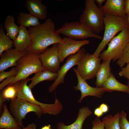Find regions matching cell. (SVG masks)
<instances>
[{
	"instance_id": "6da1fadb",
	"label": "cell",
	"mask_w": 129,
	"mask_h": 129,
	"mask_svg": "<svg viewBox=\"0 0 129 129\" xmlns=\"http://www.w3.org/2000/svg\"><path fill=\"white\" fill-rule=\"evenodd\" d=\"M28 31L31 39V44L26 50L29 54L39 55L49 46L63 40L56 32L55 24L50 18L37 26L29 27Z\"/></svg>"
},
{
	"instance_id": "7a4b0ae2",
	"label": "cell",
	"mask_w": 129,
	"mask_h": 129,
	"mask_svg": "<svg viewBox=\"0 0 129 129\" xmlns=\"http://www.w3.org/2000/svg\"><path fill=\"white\" fill-rule=\"evenodd\" d=\"M39 55L28 53L21 58L16 67L18 70L17 74L2 81L0 84V91L8 86L28 78L33 73L45 69L42 65Z\"/></svg>"
},
{
	"instance_id": "3957f363",
	"label": "cell",
	"mask_w": 129,
	"mask_h": 129,
	"mask_svg": "<svg viewBox=\"0 0 129 129\" xmlns=\"http://www.w3.org/2000/svg\"><path fill=\"white\" fill-rule=\"evenodd\" d=\"M105 15L103 10L96 5L94 0H86L79 22L97 34L104 29Z\"/></svg>"
},
{
	"instance_id": "277c9868",
	"label": "cell",
	"mask_w": 129,
	"mask_h": 129,
	"mask_svg": "<svg viewBox=\"0 0 129 129\" xmlns=\"http://www.w3.org/2000/svg\"><path fill=\"white\" fill-rule=\"evenodd\" d=\"M30 81H31V78H28L14 84L17 91V97L39 106L42 109L43 114L56 115L60 113L63 106L56 97L54 103L51 104L41 102L35 98L32 90L27 85Z\"/></svg>"
},
{
	"instance_id": "5b68a950",
	"label": "cell",
	"mask_w": 129,
	"mask_h": 129,
	"mask_svg": "<svg viewBox=\"0 0 129 129\" xmlns=\"http://www.w3.org/2000/svg\"><path fill=\"white\" fill-rule=\"evenodd\" d=\"M104 23V31L103 38L92 54L97 58L117 33L125 27H129L126 19L110 14H105Z\"/></svg>"
},
{
	"instance_id": "8992f818",
	"label": "cell",
	"mask_w": 129,
	"mask_h": 129,
	"mask_svg": "<svg viewBox=\"0 0 129 129\" xmlns=\"http://www.w3.org/2000/svg\"><path fill=\"white\" fill-rule=\"evenodd\" d=\"M10 111L15 119L19 126L22 128V120L26 115L30 112H33L38 118H40L43 112L39 106L17 97L11 100L9 104Z\"/></svg>"
},
{
	"instance_id": "52a82bcc",
	"label": "cell",
	"mask_w": 129,
	"mask_h": 129,
	"mask_svg": "<svg viewBox=\"0 0 129 129\" xmlns=\"http://www.w3.org/2000/svg\"><path fill=\"white\" fill-rule=\"evenodd\" d=\"M129 42V27L124 28L115 36L108 44L106 50L100 54L99 58L103 60L111 59L113 62L118 60Z\"/></svg>"
},
{
	"instance_id": "ba28073f",
	"label": "cell",
	"mask_w": 129,
	"mask_h": 129,
	"mask_svg": "<svg viewBox=\"0 0 129 129\" xmlns=\"http://www.w3.org/2000/svg\"><path fill=\"white\" fill-rule=\"evenodd\" d=\"M56 32L59 35L61 34L76 40H86L88 38L99 40L103 38V37L95 34L91 29L79 21L65 22L60 28L56 30Z\"/></svg>"
},
{
	"instance_id": "9c48e42d",
	"label": "cell",
	"mask_w": 129,
	"mask_h": 129,
	"mask_svg": "<svg viewBox=\"0 0 129 129\" xmlns=\"http://www.w3.org/2000/svg\"><path fill=\"white\" fill-rule=\"evenodd\" d=\"M101 59L92 54L86 53L80 60L76 69L80 76L86 80L96 76L101 64Z\"/></svg>"
},
{
	"instance_id": "30bf717a",
	"label": "cell",
	"mask_w": 129,
	"mask_h": 129,
	"mask_svg": "<svg viewBox=\"0 0 129 129\" xmlns=\"http://www.w3.org/2000/svg\"><path fill=\"white\" fill-rule=\"evenodd\" d=\"M86 52V49L82 47L76 53L68 56L65 62L60 67L59 70L57 72L58 75L57 78L49 87L48 91L49 92H53L58 85L64 82V77L67 72L73 67L77 65Z\"/></svg>"
},
{
	"instance_id": "8fae6325",
	"label": "cell",
	"mask_w": 129,
	"mask_h": 129,
	"mask_svg": "<svg viewBox=\"0 0 129 129\" xmlns=\"http://www.w3.org/2000/svg\"><path fill=\"white\" fill-rule=\"evenodd\" d=\"M62 42L58 43L59 58L60 62L67 57L77 52L83 46L89 44V40H76L66 37Z\"/></svg>"
},
{
	"instance_id": "7c38bea8",
	"label": "cell",
	"mask_w": 129,
	"mask_h": 129,
	"mask_svg": "<svg viewBox=\"0 0 129 129\" xmlns=\"http://www.w3.org/2000/svg\"><path fill=\"white\" fill-rule=\"evenodd\" d=\"M58 43L53 44L51 48H47L39 55L43 67L45 69L54 73L58 72L60 67Z\"/></svg>"
},
{
	"instance_id": "4fadbf2b",
	"label": "cell",
	"mask_w": 129,
	"mask_h": 129,
	"mask_svg": "<svg viewBox=\"0 0 129 129\" xmlns=\"http://www.w3.org/2000/svg\"><path fill=\"white\" fill-rule=\"evenodd\" d=\"M73 69L76 75L78 81L77 85L74 87V88L76 90H79L81 93V96L78 102L81 103L83 99L87 96H91L101 98L105 92L104 88L91 86L87 82L86 80L80 76L75 68H73Z\"/></svg>"
},
{
	"instance_id": "5bb4252c",
	"label": "cell",
	"mask_w": 129,
	"mask_h": 129,
	"mask_svg": "<svg viewBox=\"0 0 129 129\" xmlns=\"http://www.w3.org/2000/svg\"><path fill=\"white\" fill-rule=\"evenodd\" d=\"M28 53L15 48L6 50L0 55V72L10 67H16L19 60Z\"/></svg>"
},
{
	"instance_id": "9a60e30c",
	"label": "cell",
	"mask_w": 129,
	"mask_h": 129,
	"mask_svg": "<svg viewBox=\"0 0 129 129\" xmlns=\"http://www.w3.org/2000/svg\"><path fill=\"white\" fill-rule=\"evenodd\" d=\"M125 0H107L100 8L105 14L112 15L126 19L124 9Z\"/></svg>"
},
{
	"instance_id": "2e32d148",
	"label": "cell",
	"mask_w": 129,
	"mask_h": 129,
	"mask_svg": "<svg viewBox=\"0 0 129 129\" xmlns=\"http://www.w3.org/2000/svg\"><path fill=\"white\" fill-rule=\"evenodd\" d=\"M25 5L29 13L37 18L46 19L47 16V7L41 0H26Z\"/></svg>"
},
{
	"instance_id": "e0dca14e",
	"label": "cell",
	"mask_w": 129,
	"mask_h": 129,
	"mask_svg": "<svg viewBox=\"0 0 129 129\" xmlns=\"http://www.w3.org/2000/svg\"><path fill=\"white\" fill-rule=\"evenodd\" d=\"M92 113L88 107H83L79 110L77 117L73 123L67 125L62 122H59L57 124V129H82L84 121Z\"/></svg>"
},
{
	"instance_id": "ac0fdd59",
	"label": "cell",
	"mask_w": 129,
	"mask_h": 129,
	"mask_svg": "<svg viewBox=\"0 0 129 129\" xmlns=\"http://www.w3.org/2000/svg\"><path fill=\"white\" fill-rule=\"evenodd\" d=\"M19 30L16 38L13 40V44L16 49L22 51H26L31 42L30 35L26 27L20 25Z\"/></svg>"
},
{
	"instance_id": "d6986e66",
	"label": "cell",
	"mask_w": 129,
	"mask_h": 129,
	"mask_svg": "<svg viewBox=\"0 0 129 129\" xmlns=\"http://www.w3.org/2000/svg\"><path fill=\"white\" fill-rule=\"evenodd\" d=\"M112 59H108L103 60L97 72L95 84L96 87H102L103 84L112 73L110 66Z\"/></svg>"
},
{
	"instance_id": "ffe728a7",
	"label": "cell",
	"mask_w": 129,
	"mask_h": 129,
	"mask_svg": "<svg viewBox=\"0 0 129 129\" xmlns=\"http://www.w3.org/2000/svg\"><path fill=\"white\" fill-rule=\"evenodd\" d=\"M3 111L0 118V129H21L15 118L8 109L6 104L4 103Z\"/></svg>"
},
{
	"instance_id": "44dd1931",
	"label": "cell",
	"mask_w": 129,
	"mask_h": 129,
	"mask_svg": "<svg viewBox=\"0 0 129 129\" xmlns=\"http://www.w3.org/2000/svg\"><path fill=\"white\" fill-rule=\"evenodd\" d=\"M35 74L34 76L31 78V82L28 85L31 90L36 85L42 81L55 80L58 75L57 73L53 72L45 69Z\"/></svg>"
},
{
	"instance_id": "7402d4cb",
	"label": "cell",
	"mask_w": 129,
	"mask_h": 129,
	"mask_svg": "<svg viewBox=\"0 0 129 129\" xmlns=\"http://www.w3.org/2000/svg\"><path fill=\"white\" fill-rule=\"evenodd\" d=\"M105 92H111L114 91L127 93V85L118 81L112 73L109 77L104 83L102 87Z\"/></svg>"
},
{
	"instance_id": "603a6c76",
	"label": "cell",
	"mask_w": 129,
	"mask_h": 129,
	"mask_svg": "<svg viewBox=\"0 0 129 129\" xmlns=\"http://www.w3.org/2000/svg\"><path fill=\"white\" fill-rule=\"evenodd\" d=\"M15 19L13 15H8L4 22V27L6 31V35L12 40L17 37L19 30V26L15 22Z\"/></svg>"
},
{
	"instance_id": "cb8c5ba5",
	"label": "cell",
	"mask_w": 129,
	"mask_h": 129,
	"mask_svg": "<svg viewBox=\"0 0 129 129\" xmlns=\"http://www.w3.org/2000/svg\"><path fill=\"white\" fill-rule=\"evenodd\" d=\"M17 23L25 27H30L37 26L41 23L39 19L30 14L22 12L17 17Z\"/></svg>"
},
{
	"instance_id": "d4e9b609",
	"label": "cell",
	"mask_w": 129,
	"mask_h": 129,
	"mask_svg": "<svg viewBox=\"0 0 129 129\" xmlns=\"http://www.w3.org/2000/svg\"><path fill=\"white\" fill-rule=\"evenodd\" d=\"M3 24L0 26V55L6 50L14 47L13 40L7 35L4 30Z\"/></svg>"
},
{
	"instance_id": "484cf974",
	"label": "cell",
	"mask_w": 129,
	"mask_h": 129,
	"mask_svg": "<svg viewBox=\"0 0 129 129\" xmlns=\"http://www.w3.org/2000/svg\"><path fill=\"white\" fill-rule=\"evenodd\" d=\"M120 113L118 112L114 115H108L102 119L104 129H120L119 124Z\"/></svg>"
},
{
	"instance_id": "4316f807",
	"label": "cell",
	"mask_w": 129,
	"mask_h": 129,
	"mask_svg": "<svg viewBox=\"0 0 129 129\" xmlns=\"http://www.w3.org/2000/svg\"><path fill=\"white\" fill-rule=\"evenodd\" d=\"M0 93L4 98L12 100L17 97V91L14 84L8 86L2 90Z\"/></svg>"
},
{
	"instance_id": "83f0119b",
	"label": "cell",
	"mask_w": 129,
	"mask_h": 129,
	"mask_svg": "<svg viewBox=\"0 0 129 129\" xmlns=\"http://www.w3.org/2000/svg\"><path fill=\"white\" fill-rule=\"evenodd\" d=\"M129 63V42L124 50L120 56L117 60V64L121 67Z\"/></svg>"
},
{
	"instance_id": "f1b7e54d",
	"label": "cell",
	"mask_w": 129,
	"mask_h": 129,
	"mask_svg": "<svg viewBox=\"0 0 129 129\" xmlns=\"http://www.w3.org/2000/svg\"><path fill=\"white\" fill-rule=\"evenodd\" d=\"M119 124L120 129H129V122L126 113L123 110L120 113Z\"/></svg>"
},
{
	"instance_id": "f546056e",
	"label": "cell",
	"mask_w": 129,
	"mask_h": 129,
	"mask_svg": "<svg viewBox=\"0 0 129 129\" xmlns=\"http://www.w3.org/2000/svg\"><path fill=\"white\" fill-rule=\"evenodd\" d=\"M17 73L18 70L16 67L7 72L4 70L0 72V82H1L5 79L16 75Z\"/></svg>"
},
{
	"instance_id": "4dcf8cb0",
	"label": "cell",
	"mask_w": 129,
	"mask_h": 129,
	"mask_svg": "<svg viewBox=\"0 0 129 129\" xmlns=\"http://www.w3.org/2000/svg\"><path fill=\"white\" fill-rule=\"evenodd\" d=\"M92 129H104V124L98 118H96L91 122Z\"/></svg>"
},
{
	"instance_id": "1f68e13d",
	"label": "cell",
	"mask_w": 129,
	"mask_h": 129,
	"mask_svg": "<svg viewBox=\"0 0 129 129\" xmlns=\"http://www.w3.org/2000/svg\"><path fill=\"white\" fill-rule=\"evenodd\" d=\"M118 75L120 76L124 77L129 80V63L127 64L126 67L121 68Z\"/></svg>"
},
{
	"instance_id": "d6a6232c",
	"label": "cell",
	"mask_w": 129,
	"mask_h": 129,
	"mask_svg": "<svg viewBox=\"0 0 129 129\" xmlns=\"http://www.w3.org/2000/svg\"><path fill=\"white\" fill-rule=\"evenodd\" d=\"M94 115L97 116V118H98L102 116L104 114L99 107L97 108H95L94 110Z\"/></svg>"
},
{
	"instance_id": "836d02e7",
	"label": "cell",
	"mask_w": 129,
	"mask_h": 129,
	"mask_svg": "<svg viewBox=\"0 0 129 129\" xmlns=\"http://www.w3.org/2000/svg\"><path fill=\"white\" fill-rule=\"evenodd\" d=\"M99 107L104 113L107 112L109 110L108 106L107 105L104 103H103L101 104Z\"/></svg>"
},
{
	"instance_id": "e575fe53",
	"label": "cell",
	"mask_w": 129,
	"mask_h": 129,
	"mask_svg": "<svg viewBox=\"0 0 129 129\" xmlns=\"http://www.w3.org/2000/svg\"><path fill=\"white\" fill-rule=\"evenodd\" d=\"M124 9L126 15L129 14V0H125Z\"/></svg>"
},
{
	"instance_id": "d590c367",
	"label": "cell",
	"mask_w": 129,
	"mask_h": 129,
	"mask_svg": "<svg viewBox=\"0 0 129 129\" xmlns=\"http://www.w3.org/2000/svg\"><path fill=\"white\" fill-rule=\"evenodd\" d=\"M37 127L36 124L32 123L29 124L26 127H24L22 129H36Z\"/></svg>"
},
{
	"instance_id": "8d00e7d4",
	"label": "cell",
	"mask_w": 129,
	"mask_h": 129,
	"mask_svg": "<svg viewBox=\"0 0 129 129\" xmlns=\"http://www.w3.org/2000/svg\"><path fill=\"white\" fill-rule=\"evenodd\" d=\"M105 0H95V2H96L98 4L99 7L101 8L102 6V4L105 1Z\"/></svg>"
},
{
	"instance_id": "74e56055",
	"label": "cell",
	"mask_w": 129,
	"mask_h": 129,
	"mask_svg": "<svg viewBox=\"0 0 129 129\" xmlns=\"http://www.w3.org/2000/svg\"><path fill=\"white\" fill-rule=\"evenodd\" d=\"M41 129H51V125L48 124L47 125H45Z\"/></svg>"
},
{
	"instance_id": "f35d334b",
	"label": "cell",
	"mask_w": 129,
	"mask_h": 129,
	"mask_svg": "<svg viewBox=\"0 0 129 129\" xmlns=\"http://www.w3.org/2000/svg\"><path fill=\"white\" fill-rule=\"evenodd\" d=\"M126 19L127 21L129 26V14L126 15Z\"/></svg>"
},
{
	"instance_id": "ab89813d",
	"label": "cell",
	"mask_w": 129,
	"mask_h": 129,
	"mask_svg": "<svg viewBox=\"0 0 129 129\" xmlns=\"http://www.w3.org/2000/svg\"><path fill=\"white\" fill-rule=\"evenodd\" d=\"M127 85L128 87V91L127 93H128L129 94V80H128L127 82Z\"/></svg>"
}]
</instances>
